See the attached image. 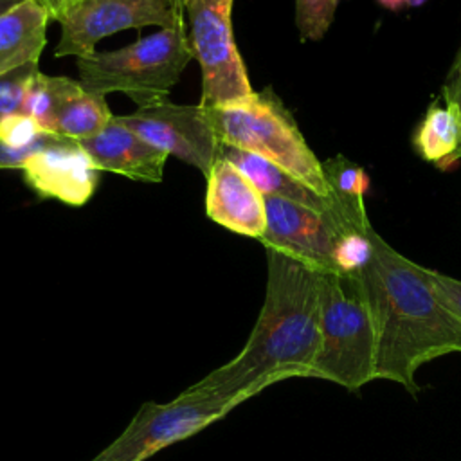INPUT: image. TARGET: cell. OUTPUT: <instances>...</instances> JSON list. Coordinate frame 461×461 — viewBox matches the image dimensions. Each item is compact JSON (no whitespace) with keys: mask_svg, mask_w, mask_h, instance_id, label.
Instances as JSON below:
<instances>
[{"mask_svg":"<svg viewBox=\"0 0 461 461\" xmlns=\"http://www.w3.org/2000/svg\"><path fill=\"white\" fill-rule=\"evenodd\" d=\"M319 342V272L267 249L265 301L245 346L193 385L243 403L277 382L312 378Z\"/></svg>","mask_w":461,"mask_h":461,"instance_id":"1","label":"cell"},{"mask_svg":"<svg viewBox=\"0 0 461 461\" xmlns=\"http://www.w3.org/2000/svg\"><path fill=\"white\" fill-rule=\"evenodd\" d=\"M373 256L358 274L376 333V380L418 394L430 360L461 353V319L438 297L429 268L394 250L375 229Z\"/></svg>","mask_w":461,"mask_h":461,"instance_id":"2","label":"cell"},{"mask_svg":"<svg viewBox=\"0 0 461 461\" xmlns=\"http://www.w3.org/2000/svg\"><path fill=\"white\" fill-rule=\"evenodd\" d=\"M319 333L312 378L348 391L376 380V333L358 276L319 272Z\"/></svg>","mask_w":461,"mask_h":461,"instance_id":"3","label":"cell"},{"mask_svg":"<svg viewBox=\"0 0 461 461\" xmlns=\"http://www.w3.org/2000/svg\"><path fill=\"white\" fill-rule=\"evenodd\" d=\"M203 112L220 144L256 153L290 173L313 193L330 196L322 162L310 149L295 119L272 88L256 92L245 103L203 108Z\"/></svg>","mask_w":461,"mask_h":461,"instance_id":"4","label":"cell"},{"mask_svg":"<svg viewBox=\"0 0 461 461\" xmlns=\"http://www.w3.org/2000/svg\"><path fill=\"white\" fill-rule=\"evenodd\" d=\"M193 59L185 25L158 29L122 49L76 58L79 85L92 94L121 92L137 106L167 99Z\"/></svg>","mask_w":461,"mask_h":461,"instance_id":"5","label":"cell"},{"mask_svg":"<svg viewBox=\"0 0 461 461\" xmlns=\"http://www.w3.org/2000/svg\"><path fill=\"white\" fill-rule=\"evenodd\" d=\"M238 405L196 385H189L167 403L144 402L128 427L90 461H146L221 420Z\"/></svg>","mask_w":461,"mask_h":461,"instance_id":"6","label":"cell"},{"mask_svg":"<svg viewBox=\"0 0 461 461\" xmlns=\"http://www.w3.org/2000/svg\"><path fill=\"white\" fill-rule=\"evenodd\" d=\"M234 0H185L184 18L193 58L202 67L200 106L220 108L252 99L245 63L232 32Z\"/></svg>","mask_w":461,"mask_h":461,"instance_id":"7","label":"cell"},{"mask_svg":"<svg viewBox=\"0 0 461 461\" xmlns=\"http://www.w3.org/2000/svg\"><path fill=\"white\" fill-rule=\"evenodd\" d=\"M61 36L54 56H86L95 45L119 31L158 25H185L173 0H79L59 20Z\"/></svg>","mask_w":461,"mask_h":461,"instance_id":"8","label":"cell"},{"mask_svg":"<svg viewBox=\"0 0 461 461\" xmlns=\"http://www.w3.org/2000/svg\"><path fill=\"white\" fill-rule=\"evenodd\" d=\"M115 119L164 153L194 166L203 176L220 155V142L200 104L162 99Z\"/></svg>","mask_w":461,"mask_h":461,"instance_id":"9","label":"cell"},{"mask_svg":"<svg viewBox=\"0 0 461 461\" xmlns=\"http://www.w3.org/2000/svg\"><path fill=\"white\" fill-rule=\"evenodd\" d=\"M267 227L259 241L317 272H335L333 249L340 238L331 220L306 205L265 196Z\"/></svg>","mask_w":461,"mask_h":461,"instance_id":"10","label":"cell"},{"mask_svg":"<svg viewBox=\"0 0 461 461\" xmlns=\"http://www.w3.org/2000/svg\"><path fill=\"white\" fill-rule=\"evenodd\" d=\"M22 171L40 196L76 207L90 200L99 180V169L83 146L59 135L31 155Z\"/></svg>","mask_w":461,"mask_h":461,"instance_id":"11","label":"cell"},{"mask_svg":"<svg viewBox=\"0 0 461 461\" xmlns=\"http://www.w3.org/2000/svg\"><path fill=\"white\" fill-rule=\"evenodd\" d=\"M205 189V214L218 225L259 240L267 227L265 196L227 158L212 164Z\"/></svg>","mask_w":461,"mask_h":461,"instance_id":"12","label":"cell"},{"mask_svg":"<svg viewBox=\"0 0 461 461\" xmlns=\"http://www.w3.org/2000/svg\"><path fill=\"white\" fill-rule=\"evenodd\" d=\"M79 144L99 171L119 173L139 182H160L169 157L121 124L115 115L101 133L85 139Z\"/></svg>","mask_w":461,"mask_h":461,"instance_id":"13","label":"cell"},{"mask_svg":"<svg viewBox=\"0 0 461 461\" xmlns=\"http://www.w3.org/2000/svg\"><path fill=\"white\" fill-rule=\"evenodd\" d=\"M49 22V13L34 0H25L0 16V77L38 63Z\"/></svg>","mask_w":461,"mask_h":461,"instance_id":"14","label":"cell"},{"mask_svg":"<svg viewBox=\"0 0 461 461\" xmlns=\"http://www.w3.org/2000/svg\"><path fill=\"white\" fill-rule=\"evenodd\" d=\"M322 169L330 185L331 220L339 234L367 232L373 225L366 212V193L369 176L358 164L337 155L322 162Z\"/></svg>","mask_w":461,"mask_h":461,"instance_id":"15","label":"cell"},{"mask_svg":"<svg viewBox=\"0 0 461 461\" xmlns=\"http://www.w3.org/2000/svg\"><path fill=\"white\" fill-rule=\"evenodd\" d=\"M218 157L232 162L263 196H279V198L292 200V202L306 205L331 220L330 198H324V196L313 193L310 187L301 184L297 178H294L290 173H286L274 162H270L256 153L223 146V144H220ZM331 223H333V220H331Z\"/></svg>","mask_w":461,"mask_h":461,"instance_id":"16","label":"cell"},{"mask_svg":"<svg viewBox=\"0 0 461 461\" xmlns=\"http://www.w3.org/2000/svg\"><path fill=\"white\" fill-rule=\"evenodd\" d=\"M414 148L421 158L447 167L459 160L461 122L452 108L439 106L436 101L429 106L420 128L414 133Z\"/></svg>","mask_w":461,"mask_h":461,"instance_id":"17","label":"cell"},{"mask_svg":"<svg viewBox=\"0 0 461 461\" xmlns=\"http://www.w3.org/2000/svg\"><path fill=\"white\" fill-rule=\"evenodd\" d=\"M81 90L79 81L47 76L38 70L27 86L20 112L29 115L43 133L56 135V119L61 106Z\"/></svg>","mask_w":461,"mask_h":461,"instance_id":"18","label":"cell"},{"mask_svg":"<svg viewBox=\"0 0 461 461\" xmlns=\"http://www.w3.org/2000/svg\"><path fill=\"white\" fill-rule=\"evenodd\" d=\"M112 117L104 95L83 88L61 106L56 119V135L81 142L101 133Z\"/></svg>","mask_w":461,"mask_h":461,"instance_id":"19","label":"cell"},{"mask_svg":"<svg viewBox=\"0 0 461 461\" xmlns=\"http://www.w3.org/2000/svg\"><path fill=\"white\" fill-rule=\"evenodd\" d=\"M371 230L367 232H346L342 234L333 249V268L337 274L358 276L371 261L373 241Z\"/></svg>","mask_w":461,"mask_h":461,"instance_id":"20","label":"cell"},{"mask_svg":"<svg viewBox=\"0 0 461 461\" xmlns=\"http://www.w3.org/2000/svg\"><path fill=\"white\" fill-rule=\"evenodd\" d=\"M337 0H295V25L301 40L317 41L324 38L333 23Z\"/></svg>","mask_w":461,"mask_h":461,"instance_id":"21","label":"cell"},{"mask_svg":"<svg viewBox=\"0 0 461 461\" xmlns=\"http://www.w3.org/2000/svg\"><path fill=\"white\" fill-rule=\"evenodd\" d=\"M36 72L38 63H32L0 77V119L7 113L20 112L27 86Z\"/></svg>","mask_w":461,"mask_h":461,"instance_id":"22","label":"cell"},{"mask_svg":"<svg viewBox=\"0 0 461 461\" xmlns=\"http://www.w3.org/2000/svg\"><path fill=\"white\" fill-rule=\"evenodd\" d=\"M41 133L38 124L22 112H13L0 119V142L9 148L31 146Z\"/></svg>","mask_w":461,"mask_h":461,"instance_id":"23","label":"cell"},{"mask_svg":"<svg viewBox=\"0 0 461 461\" xmlns=\"http://www.w3.org/2000/svg\"><path fill=\"white\" fill-rule=\"evenodd\" d=\"M429 277L438 297L445 303V306L450 312H454L461 319V281L430 268H429Z\"/></svg>","mask_w":461,"mask_h":461,"instance_id":"24","label":"cell"},{"mask_svg":"<svg viewBox=\"0 0 461 461\" xmlns=\"http://www.w3.org/2000/svg\"><path fill=\"white\" fill-rule=\"evenodd\" d=\"M54 137L58 135L41 133L31 146L25 148H9L0 142V169H22L25 160L38 149H41L45 144H49Z\"/></svg>","mask_w":461,"mask_h":461,"instance_id":"25","label":"cell"},{"mask_svg":"<svg viewBox=\"0 0 461 461\" xmlns=\"http://www.w3.org/2000/svg\"><path fill=\"white\" fill-rule=\"evenodd\" d=\"M443 99H445V104L456 112L461 122V47L447 74V81L443 85ZM459 158H461V148H459Z\"/></svg>","mask_w":461,"mask_h":461,"instance_id":"26","label":"cell"},{"mask_svg":"<svg viewBox=\"0 0 461 461\" xmlns=\"http://www.w3.org/2000/svg\"><path fill=\"white\" fill-rule=\"evenodd\" d=\"M34 2H38V4L49 13V16H50L52 22H59V20L65 16V13H67L76 2H79V0H34Z\"/></svg>","mask_w":461,"mask_h":461,"instance_id":"27","label":"cell"},{"mask_svg":"<svg viewBox=\"0 0 461 461\" xmlns=\"http://www.w3.org/2000/svg\"><path fill=\"white\" fill-rule=\"evenodd\" d=\"M380 7L387 11H402V9H412L423 5L427 0H376Z\"/></svg>","mask_w":461,"mask_h":461,"instance_id":"28","label":"cell"},{"mask_svg":"<svg viewBox=\"0 0 461 461\" xmlns=\"http://www.w3.org/2000/svg\"><path fill=\"white\" fill-rule=\"evenodd\" d=\"M22 2H25V0H0V16Z\"/></svg>","mask_w":461,"mask_h":461,"instance_id":"29","label":"cell"},{"mask_svg":"<svg viewBox=\"0 0 461 461\" xmlns=\"http://www.w3.org/2000/svg\"><path fill=\"white\" fill-rule=\"evenodd\" d=\"M173 2H175L176 9H178V11L184 14V2H185V0H173Z\"/></svg>","mask_w":461,"mask_h":461,"instance_id":"30","label":"cell"}]
</instances>
